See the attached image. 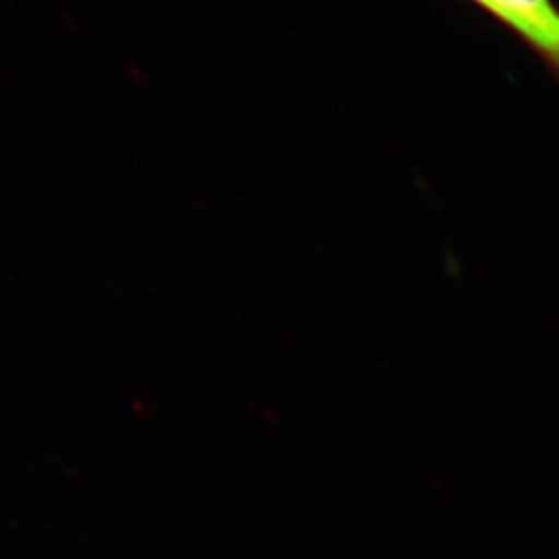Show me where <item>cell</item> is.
<instances>
[{"instance_id": "1", "label": "cell", "mask_w": 559, "mask_h": 559, "mask_svg": "<svg viewBox=\"0 0 559 559\" xmlns=\"http://www.w3.org/2000/svg\"><path fill=\"white\" fill-rule=\"evenodd\" d=\"M519 34L559 78V9L554 0H473Z\"/></svg>"}]
</instances>
